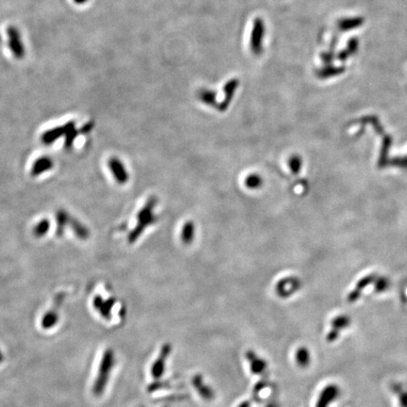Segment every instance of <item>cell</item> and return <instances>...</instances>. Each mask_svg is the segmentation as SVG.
Instances as JSON below:
<instances>
[{
    "mask_svg": "<svg viewBox=\"0 0 407 407\" xmlns=\"http://www.w3.org/2000/svg\"><path fill=\"white\" fill-rule=\"evenodd\" d=\"M156 204L157 199L155 197H151L145 204L144 208L141 209V211L137 216L138 224L136 225L134 230L131 231L128 236L129 243L135 242V240L139 239V237L142 235L143 231L145 230V228L156 221V217L153 214V209L155 208Z\"/></svg>",
    "mask_w": 407,
    "mask_h": 407,
    "instance_id": "cell-1",
    "label": "cell"
},
{
    "mask_svg": "<svg viewBox=\"0 0 407 407\" xmlns=\"http://www.w3.org/2000/svg\"><path fill=\"white\" fill-rule=\"evenodd\" d=\"M266 33V26L263 19L256 17L253 23V29L251 32L250 48L254 55L260 56L263 53V41Z\"/></svg>",
    "mask_w": 407,
    "mask_h": 407,
    "instance_id": "cell-2",
    "label": "cell"
},
{
    "mask_svg": "<svg viewBox=\"0 0 407 407\" xmlns=\"http://www.w3.org/2000/svg\"><path fill=\"white\" fill-rule=\"evenodd\" d=\"M171 351H172V348L169 344H165L161 348L159 357L155 360V362L153 363L151 367V374L155 379H160L161 378V376L163 375V373L165 371L166 362L171 353Z\"/></svg>",
    "mask_w": 407,
    "mask_h": 407,
    "instance_id": "cell-3",
    "label": "cell"
},
{
    "mask_svg": "<svg viewBox=\"0 0 407 407\" xmlns=\"http://www.w3.org/2000/svg\"><path fill=\"white\" fill-rule=\"evenodd\" d=\"M239 85H240V81H239V80H237V79H232V80H228V81L225 83V85H224V100H223L221 103H219L218 106H217L216 109H217L218 111L223 112H225V111L228 109V106L231 103L232 100H233V98H234V96H235V94H236V91H237V89L239 87Z\"/></svg>",
    "mask_w": 407,
    "mask_h": 407,
    "instance_id": "cell-4",
    "label": "cell"
},
{
    "mask_svg": "<svg viewBox=\"0 0 407 407\" xmlns=\"http://www.w3.org/2000/svg\"><path fill=\"white\" fill-rule=\"evenodd\" d=\"M109 168L117 183L124 185L128 182L129 178L128 172L125 168L124 163L118 158L116 157L111 158V160H109Z\"/></svg>",
    "mask_w": 407,
    "mask_h": 407,
    "instance_id": "cell-5",
    "label": "cell"
},
{
    "mask_svg": "<svg viewBox=\"0 0 407 407\" xmlns=\"http://www.w3.org/2000/svg\"><path fill=\"white\" fill-rule=\"evenodd\" d=\"M339 388L335 384H329L319 394L316 407H328L339 396Z\"/></svg>",
    "mask_w": 407,
    "mask_h": 407,
    "instance_id": "cell-6",
    "label": "cell"
},
{
    "mask_svg": "<svg viewBox=\"0 0 407 407\" xmlns=\"http://www.w3.org/2000/svg\"><path fill=\"white\" fill-rule=\"evenodd\" d=\"M74 128H75V123L70 122L63 127H58V128L48 130L42 136V141L45 144H51L57 141L59 138L66 135Z\"/></svg>",
    "mask_w": 407,
    "mask_h": 407,
    "instance_id": "cell-7",
    "label": "cell"
},
{
    "mask_svg": "<svg viewBox=\"0 0 407 407\" xmlns=\"http://www.w3.org/2000/svg\"><path fill=\"white\" fill-rule=\"evenodd\" d=\"M350 325H351V319L348 316H338L337 318L333 319V321H332L333 330H331L330 333L328 334V342H332V343L335 342L340 335V332L343 329L349 327Z\"/></svg>",
    "mask_w": 407,
    "mask_h": 407,
    "instance_id": "cell-8",
    "label": "cell"
},
{
    "mask_svg": "<svg viewBox=\"0 0 407 407\" xmlns=\"http://www.w3.org/2000/svg\"><path fill=\"white\" fill-rule=\"evenodd\" d=\"M246 359L250 365V369H251L252 373H254L256 375H259L266 370V367H267L266 361L260 358L254 351H248L246 353Z\"/></svg>",
    "mask_w": 407,
    "mask_h": 407,
    "instance_id": "cell-9",
    "label": "cell"
},
{
    "mask_svg": "<svg viewBox=\"0 0 407 407\" xmlns=\"http://www.w3.org/2000/svg\"><path fill=\"white\" fill-rule=\"evenodd\" d=\"M299 288V283L297 280L285 279L281 282H278L276 286V292L280 297L282 298H287L290 295H292L293 292Z\"/></svg>",
    "mask_w": 407,
    "mask_h": 407,
    "instance_id": "cell-10",
    "label": "cell"
},
{
    "mask_svg": "<svg viewBox=\"0 0 407 407\" xmlns=\"http://www.w3.org/2000/svg\"><path fill=\"white\" fill-rule=\"evenodd\" d=\"M192 383L194 388L197 390L198 394L203 399L206 400H212L214 398V392L210 386H208V384L204 382L202 376H194Z\"/></svg>",
    "mask_w": 407,
    "mask_h": 407,
    "instance_id": "cell-11",
    "label": "cell"
},
{
    "mask_svg": "<svg viewBox=\"0 0 407 407\" xmlns=\"http://www.w3.org/2000/svg\"><path fill=\"white\" fill-rule=\"evenodd\" d=\"M53 167V161L49 157H42L35 160L32 168V176H40Z\"/></svg>",
    "mask_w": 407,
    "mask_h": 407,
    "instance_id": "cell-12",
    "label": "cell"
},
{
    "mask_svg": "<svg viewBox=\"0 0 407 407\" xmlns=\"http://www.w3.org/2000/svg\"><path fill=\"white\" fill-rule=\"evenodd\" d=\"M198 99L202 103L208 105L209 107H215L217 108L218 102H217V94L214 91L209 90V89H200L199 92L197 93Z\"/></svg>",
    "mask_w": 407,
    "mask_h": 407,
    "instance_id": "cell-13",
    "label": "cell"
},
{
    "mask_svg": "<svg viewBox=\"0 0 407 407\" xmlns=\"http://www.w3.org/2000/svg\"><path fill=\"white\" fill-rule=\"evenodd\" d=\"M295 360L299 367H306L309 366L311 361L310 351L305 347H301L296 351Z\"/></svg>",
    "mask_w": 407,
    "mask_h": 407,
    "instance_id": "cell-14",
    "label": "cell"
},
{
    "mask_svg": "<svg viewBox=\"0 0 407 407\" xmlns=\"http://www.w3.org/2000/svg\"><path fill=\"white\" fill-rule=\"evenodd\" d=\"M194 233H195V226L192 222H187L184 224L181 233V240L183 241L184 244H191L193 239H194Z\"/></svg>",
    "mask_w": 407,
    "mask_h": 407,
    "instance_id": "cell-15",
    "label": "cell"
},
{
    "mask_svg": "<svg viewBox=\"0 0 407 407\" xmlns=\"http://www.w3.org/2000/svg\"><path fill=\"white\" fill-rule=\"evenodd\" d=\"M69 224L71 225L73 231L75 232V235H77V237H79L81 240H85L88 238V229L83 224H80L79 221L75 219H70Z\"/></svg>",
    "mask_w": 407,
    "mask_h": 407,
    "instance_id": "cell-16",
    "label": "cell"
},
{
    "mask_svg": "<svg viewBox=\"0 0 407 407\" xmlns=\"http://www.w3.org/2000/svg\"><path fill=\"white\" fill-rule=\"evenodd\" d=\"M69 221H70V217L67 212H65L64 210L58 211V213H57V224H58L57 235L58 236H61L63 234L64 227L69 224Z\"/></svg>",
    "mask_w": 407,
    "mask_h": 407,
    "instance_id": "cell-17",
    "label": "cell"
},
{
    "mask_svg": "<svg viewBox=\"0 0 407 407\" xmlns=\"http://www.w3.org/2000/svg\"><path fill=\"white\" fill-rule=\"evenodd\" d=\"M244 183H245V186L247 187L248 189L256 190V189L260 188L263 185V179L259 175L253 174V175H250L245 178Z\"/></svg>",
    "mask_w": 407,
    "mask_h": 407,
    "instance_id": "cell-18",
    "label": "cell"
},
{
    "mask_svg": "<svg viewBox=\"0 0 407 407\" xmlns=\"http://www.w3.org/2000/svg\"><path fill=\"white\" fill-rule=\"evenodd\" d=\"M49 227H50V224H49L48 220L44 219V220H42L41 222H39L38 224L35 225V227L33 229V234H34L35 237L41 238V237L45 236L48 233Z\"/></svg>",
    "mask_w": 407,
    "mask_h": 407,
    "instance_id": "cell-19",
    "label": "cell"
},
{
    "mask_svg": "<svg viewBox=\"0 0 407 407\" xmlns=\"http://www.w3.org/2000/svg\"><path fill=\"white\" fill-rule=\"evenodd\" d=\"M398 395H399V400L401 407H407V390L404 391L402 389H398Z\"/></svg>",
    "mask_w": 407,
    "mask_h": 407,
    "instance_id": "cell-20",
    "label": "cell"
},
{
    "mask_svg": "<svg viewBox=\"0 0 407 407\" xmlns=\"http://www.w3.org/2000/svg\"><path fill=\"white\" fill-rule=\"evenodd\" d=\"M289 164H290V167L292 169V171L294 173H297L299 168H300V159L298 157H293L291 160L289 161Z\"/></svg>",
    "mask_w": 407,
    "mask_h": 407,
    "instance_id": "cell-21",
    "label": "cell"
},
{
    "mask_svg": "<svg viewBox=\"0 0 407 407\" xmlns=\"http://www.w3.org/2000/svg\"><path fill=\"white\" fill-rule=\"evenodd\" d=\"M238 407H250V403L248 401H243Z\"/></svg>",
    "mask_w": 407,
    "mask_h": 407,
    "instance_id": "cell-22",
    "label": "cell"
},
{
    "mask_svg": "<svg viewBox=\"0 0 407 407\" xmlns=\"http://www.w3.org/2000/svg\"><path fill=\"white\" fill-rule=\"evenodd\" d=\"M266 407H279L278 406V404H276V403H270V404H268Z\"/></svg>",
    "mask_w": 407,
    "mask_h": 407,
    "instance_id": "cell-23",
    "label": "cell"
}]
</instances>
